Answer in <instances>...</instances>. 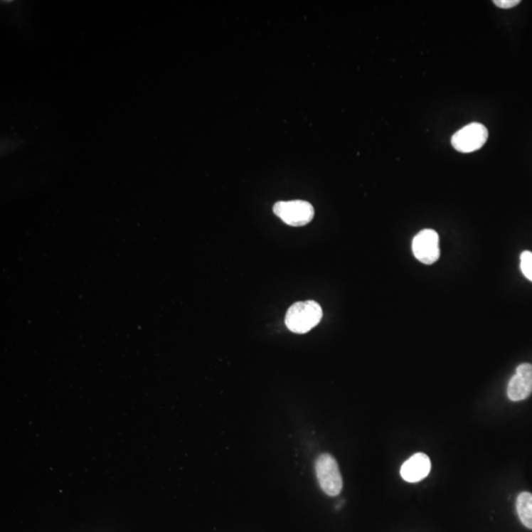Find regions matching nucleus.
Segmentation results:
<instances>
[{"label": "nucleus", "mask_w": 532, "mask_h": 532, "mask_svg": "<svg viewBox=\"0 0 532 532\" xmlns=\"http://www.w3.org/2000/svg\"><path fill=\"white\" fill-rule=\"evenodd\" d=\"M521 270L523 275L532 282V252L526 250L521 255Z\"/></svg>", "instance_id": "obj_9"}, {"label": "nucleus", "mask_w": 532, "mask_h": 532, "mask_svg": "<svg viewBox=\"0 0 532 532\" xmlns=\"http://www.w3.org/2000/svg\"><path fill=\"white\" fill-rule=\"evenodd\" d=\"M321 318L322 309L319 303L311 300L298 302L289 308L285 324L291 331L304 334L318 326Z\"/></svg>", "instance_id": "obj_1"}, {"label": "nucleus", "mask_w": 532, "mask_h": 532, "mask_svg": "<svg viewBox=\"0 0 532 532\" xmlns=\"http://www.w3.org/2000/svg\"><path fill=\"white\" fill-rule=\"evenodd\" d=\"M488 135L489 133L484 125L472 122L454 133L452 138V145L459 152H474L485 144Z\"/></svg>", "instance_id": "obj_4"}, {"label": "nucleus", "mask_w": 532, "mask_h": 532, "mask_svg": "<svg viewBox=\"0 0 532 532\" xmlns=\"http://www.w3.org/2000/svg\"><path fill=\"white\" fill-rule=\"evenodd\" d=\"M519 0H495L494 4L503 9H510L519 4Z\"/></svg>", "instance_id": "obj_10"}, {"label": "nucleus", "mask_w": 532, "mask_h": 532, "mask_svg": "<svg viewBox=\"0 0 532 532\" xmlns=\"http://www.w3.org/2000/svg\"><path fill=\"white\" fill-rule=\"evenodd\" d=\"M316 472L319 486L326 495L331 497L339 495L344 487V481L339 464L332 455H319L316 462Z\"/></svg>", "instance_id": "obj_2"}, {"label": "nucleus", "mask_w": 532, "mask_h": 532, "mask_svg": "<svg viewBox=\"0 0 532 532\" xmlns=\"http://www.w3.org/2000/svg\"><path fill=\"white\" fill-rule=\"evenodd\" d=\"M431 470V460L425 454H416L413 455L404 462L401 467L400 474L403 479L410 483L419 482L424 478L428 477Z\"/></svg>", "instance_id": "obj_7"}, {"label": "nucleus", "mask_w": 532, "mask_h": 532, "mask_svg": "<svg viewBox=\"0 0 532 532\" xmlns=\"http://www.w3.org/2000/svg\"><path fill=\"white\" fill-rule=\"evenodd\" d=\"M439 235L434 230L426 229L413 239V250L419 262L433 265L440 257Z\"/></svg>", "instance_id": "obj_5"}, {"label": "nucleus", "mask_w": 532, "mask_h": 532, "mask_svg": "<svg viewBox=\"0 0 532 532\" xmlns=\"http://www.w3.org/2000/svg\"><path fill=\"white\" fill-rule=\"evenodd\" d=\"M273 212L284 223L292 227L309 224L314 216V207L308 201H280L273 206Z\"/></svg>", "instance_id": "obj_3"}, {"label": "nucleus", "mask_w": 532, "mask_h": 532, "mask_svg": "<svg viewBox=\"0 0 532 532\" xmlns=\"http://www.w3.org/2000/svg\"><path fill=\"white\" fill-rule=\"evenodd\" d=\"M532 393V365L528 363L519 365L516 375L511 378L508 385V396L511 401L526 399Z\"/></svg>", "instance_id": "obj_6"}, {"label": "nucleus", "mask_w": 532, "mask_h": 532, "mask_svg": "<svg viewBox=\"0 0 532 532\" xmlns=\"http://www.w3.org/2000/svg\"><path fill=\"white\" fill-rule=\"evenodd\" d=\"M516 511L521 523L532 529V494L523 492L516 499Z\"/></svg>", "instance_id": "obj_8"}]
</instances>
